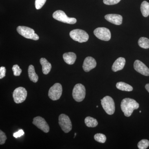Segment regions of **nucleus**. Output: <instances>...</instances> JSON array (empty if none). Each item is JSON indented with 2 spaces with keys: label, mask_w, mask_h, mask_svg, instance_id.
<instances>
[{
  "label": "nucleus",
  "mask_w": 149,
  "mask_h": 149,
  "mask_svg": "<svg viewBox=\"0 0 149 149\" xmlns=\"http://www.w3.org/2000/svg\"><path fill=\"white\" fill-rule=\"evenodd\" d=\"M6 69L5 67L3 66L0 68V79H1L5 77Z\"/></svg>",
  "instance_id": "29"
},
{
  "label": "nucleus",
  "mask_w": 149,
  "mask_h": 149,
  "mask_svg": "<svg viewBox=\"0 0 149 149\" xmlns=\"http://www.w3.org/2000/svg\"><path fill=\"white\" fill-rule=\"evenodd\" d=\"M94 139L99 143H104L106 141V136L102 133H97L94 136Z\"/></svg>",
  "instance_id": "23"
},
{
  "label": "nucleus",
  "mask_w": 149,
  "mask_h": 149,
  "mask_svg": "<svg viewBox=\"0 0 149 149\" xmlns=\"http://www.w3.org/2000/svg\"><path fill=\"white\" fill-rule=\"evenodd\" d=\"M85 123L88 127L91 128L96 127L98 124L96 119L90 116H88L85 118Z\"/></svg>",
  "instance_id": "21"
},
{
  "label": "nucleus",
  "mask_w": 149,
  "mask_h": 149,
  "mask_svg": "<svg viewBox=\"0 0 149 149\" xmlns=\"http://www.w3.org/2000/svg\"><path fill=\"white\" fill-rule=\"evenodd\" d=\"M125 63V60L124 58L119 57L114 62L112 70L113 72H117L123 69Z\"/></svg>",
  "instance_id": "15"
},
{
  "label": "nucleus",
  "mask_w": 149,
  "mask_h": 149,
  "mask_svg": "<svg viewBox=\"0 0 149 149\" xmlns=\"http://www.w3.org/2000/svg\"><path fill=\"white\" fill-rule=\"evenodd\" d=\"M7 139V138L5 133L3 132L1 130H0V144L2 145L4 144Z\"/></svg>",
  "instance_id": "27"
},
{
  "label": "nucleus",
  "mask_w": 149,
  "mask_h": 149,
  "mask_svg": "<svg viewBox=\"0 0 149 149\" xmlns=\"http://www.w3.org/2000/svg\"><path fill=\"white\" fill-rule=\"evenodd\" d=\"M32 123L45 133H47L49 131V126L45 119L41 116L34 118Z\"/></svg>",
  "instance_id": "11"
},
{
  "label": "nucleus",
  "mask_w": 149,
  "mask_h": 149,
  "mask_svg": "<svg viewBox=\"0 0 149 149\" xmlns=\"http://www.w3.org/2000/svg\"><path fill=\"white\" fill-rule=\"evenodd\" d=\"M40 62L42 65L43 73L45 74H49L52 69V65L46 58H44L40 59Z\"/></svg>",
  "instance_id": "16"
},
{
  "label": "nucleus",
  "mask_w": 149,
  "mask_h": 149,
  "mask_svg": "<svg viewBox=\"0 0 149 149\" xmlns=\"http://www.w3.org/2000/svg\"><path fill=\"white\" fill-rule=\"evenodd\" d=\"M62 91V87L61 84L59 83H56L50 88L48 93V96L52 100H57L60 98Z\"/></svg>",
  "instance_id": "8"
},
{
  "label": "nucleus",
  "mask_w": 149,
  "mask_h": 149,
  "mask_svg": "<svg viewBox=\"0 0 149 149\" xmlns=\"http://www.w3.org/2000/svg\"><path fill=\"white\" fill-rule=\"evenodd\" d=\"M76 54L73 52H68L63 54V58L66 63L69 65L74 64L76 59Z\"/></svg>",
  "instance_id": "17"
},
{
  "label": "nucleus",
  "mask_w": 149,
  "mask_h": 149,
  "mask_svg": "<svg viewBox=\"0 0 149 149\" xmlns=\"http://www.w3.org/2000/svg\"><path fill=\"white\" fill-rule=\"evenodd\" d=\"M105 18L108 21L116 25H120L122 23V16L120 15L109 14L106 15Z\"/></svg>",
  "instance_id": "14"
},
{
  "label": "nucleus",
  "mask_w": 149,
  "mask_h": 149,
  "mask_svg": "<svg viewBox=\"0 0 149 149\" xmlns=\"http://www.w3.org/2000/svg\"><path fill=\"white\" fill-rule=\"evenodd\" d=\"M134 68L137 72L145 76H149V69L144 63L139 60L134 62Z\"/></svg>",
  "instance_id": "12"
},
{
  "label": "nucleus",
  "mask_w": 149,
  "mask_h": 149,
  "mask_svg": "<svg viewBox=\"0 0 149 149\" xmlns=\"http://www.w3.org/2000/svg\"><path fill=\"white\" fill-rule=\"evenodd\" d=\"M116 87L120 91L130 92L133 90L132 86L124 82H120L116 83Z\"/></svg>",
  "instance_id": "19"
},
{
  "label": "nucleus",
  "mask_w": 149,
  "mask_h": 149,
  "mask_svg": "<svg viewBox=\"0 0 149 149\" xmlns=\"http://www.w3.org/2000/svg\"><path fill=\"white\" fill-rule=\"evenodd\" d=\"M70 36L72 40L79 43L87 42L89 38V35L87 32L80 29L72 30L70 33Z\"/></svg>",
  "instance_id": "2"
},
{
  "label": "nucleus",
  "mask_w": 149,
  "mask_h": 149,
  "mask_svg": "<svg viewBox=\"0 0 149 149\" xmlns=\"http://www.w3.org/2000/svg\"><path fill=\"white\" fill-rule=\"evenodd\" d=\"M27 91L23 87H18L14 90L13 93V98L15 102L21 103L26 100L27 97Z\"/></svg>",
  "instance_id": "9"
},
{
  "label": "nucleus",
  "mask_w": 149,
  "mask_h": 149,
  "mask_svg": "<svg viewBox=\"0 0 149 149\" xmlns=\"http://www.w3.org/2000/svg\"><path fill=\"white\" fill-rule=\"evenodd\" d=\"M14 75L15 76H19L21 74L22 70L20 69L19 66L17 65H15L12 68Z\"/></svg>",
  "instance_id": "25"
},
{
  "label": "nucleus",
  "mask_w": 149,
  "mask_h": 149,
  "mask_svg": "<svg viewBox=\"0 0 149 149\" xmlns=\"http://www.w3.org/2000/svg\"><path fill=\"white\" fill-rule=\"evenodd\" d=\"M149 146V141L148 140L143 139L141 140L138 143V147L140 149H147Z\"/></svg>",
  "instance_id": "24"
},
{
  "label": "nucleus",
  "mask_w": 149,
  "mask_h": 149,
  "mask_svg": "<svg viewBox=\"0 0 149 149\" xmlns=\"http://www.w3.org/2000/svg\"><path fill=\"white\" fill-rule=\"evenodd\" d=\"M97 65L95 60L91 56H88L85 58L83 65V69L85 72H88L91 70L95 68Z\"/></svg>",
  "instance_id": "13"
},
{
  "label": "nucleus",
  "mask_w": 149,
  "mask_h": 149,
  "mask_svg": "<svg viewBox=\"0 0 149 149\" xmlns=\"http://www.w3.org/2000/svg\"><path fill=\"white\" fill-rule=\"evenodd\" d=\"M94 34L98 39L103 41H109L111 38L109 29L105 27H98L94 31Z\"/></svg>",
  "instance_id": "10"
},
{
  "label": "nucleus",
  "mask_w": 149,
  "mask_h": 149,
  "mask_svg": "<svg viewBox=\"0 0 149 149\" xmlns=\"http://www.w3.org/2000/svg\"><path fill=\"white\" fill-rule=\"evenodd\" d=\"M141 111H140V113H141Z\"/></svg>",
  "instance_id": "32"
},
{
  "label": "nucleus",
  "mask_w": 149,
  "mask_h": 149,
  "mask_svg": "<svg viewBox=\"0 0 149 149\" xmlns=\"http://www.w3.org/2000/svg\"><path fill=\"white\" fill-rule=\"evenodd\" d=\"M121 0H103V2L107 5H113L118 3Z\"/></svg>",
  "instance_id": "28"
},
{
  "label": "nucleus",
  "mask_w": 149,
  "mask_h": 149,
  "mask_svg": "<svg viewBox=\"0 0 149 149\" xmlns=\"http://www.w3.org/2000/svg\"><path fill=\"white\" fill-rule=\"evenodd\" d=\"M102 106L106 112L109 115H112L115 110V106L113 99L110 96H107L101 100Z\"/></svg>",
  "instance_id": "5"
},
{
  "label": "nucleus",
  "mask_w": 149,
  "mask_h": 149,
  "mask_svg": "<svg viewBox=\"0 0 149 149\" xmlns=\"http://www.w3.org/2000/svg\"><path fill=\"white\" fill-rule=\"evenodd\" d=\"M24 133L23 130L21 129V130H19L18 131L16 132V133H14L13 136L15 138H19V137H20L23 136Z\"/></svg>",
  "instance_id": "30"
},
{
  "label": "nucleus",
  "mask_w": 149,
  "mask_h": 149,
  "mask_svg": "<svg viewBox=\"0 0 149 149\" xmlns=\"http://www.w3.org/2000/svg\"><path fill=\"white\" fill-rule=\"evenodd\" d=\"M17 30L19 35L27 39H31L34 40H37L39 39L38 35L35 33L34 29L25 26H18Z\"/></svg>",
  "instance_id": "3"
},
{
  "label": "nucleus",
  "mask_w": 149,
  "mask_h": 149,
  "mask_svg": "<svg viewBox=\"0 0 149 149\" xmlns=\"http://www.w3.org/2000/svg\"><path fill=\"white\" fill-rule=\"evenodd\" d=\"M47 0H35V8L37 10L42 8L43 6Z\"/></svg>",
  "instance_id": "26"
},
{
  "label": "nucleus",
  "mask_w": 149,
  "mask_h": 149,
  "mask_svg": "<svg viewBox=\"0 0 149 149\" xmlns=\"http://www.w3.org/2000/svg\"><path fill=\"white\" fill-rule=\"evenodd\" d=\"M138 44L141 48L145 49H149V40L146 37H141L138 41Z\"/></svg>",
  "instance_id": "22"
},
{
  "label": "nucleus",
  "mask_w": 149,
  "mask_h": 149,
  "mask_svg": "<svg viewBox=\"0 0 149 149\" xmlns=\"http://www.w3.org/2000/svg\"><path fill=\"white\" fill-rule=\"evenodd\" d=\"M58 123L62 130L65 133H69L72 130V123L70 118L66 115H60L58 118Z\"/></svg>",
  "instance_id": "7"
},
{
  "label": "nucleus",
  "mask_w": 149,
  "mask_h": 149,
  "mask_svg": "<svg viewBox=\"0 0 149 149\" xmlns=\"http://www.w3.org/2000/svg\"><path fill=\"white\" fill-rule=\"evenodd\" d=\"M141 10L144 17H147L149 15V3L146 1H144L141 3Z\"/></svg>",
  "instance_id": "20"
},
{
  "label": "nucleus",
  "mask_w": 149,
  "mask_h": 149,
  "mask_svg": "<svg viewBox=\"0 0 149 149\" xmlns=\"http://www.w3.org/2000/svg\"><path fill=\"white\" fill-rule=\"evenodd\" d=\"M53 17L59 21L69 24H75L77 19L73 17H69L62 10H58L54 13Z\"/></svg>",
  "instance_id": "6"
},
{
  "label": "nucleus",
  "mask_w": 149,
  "mask_h": 149,
  "mask_svg": "<svg viewBox=\"0 0 149 149\" xmlns=\"http://www.w3.org/2000/svg\"><path fill=\"white\" fill-rule=\"evenodd\" d=\"M120 107L124 115L126 117H129L134 110L139 109V104L133 99L126 98L122 100Z\"/></svg>",
  "instance_id": "1"
},
{
  "label": "nucleus",
  "mask_w": 149,
  "mask_h": 149,
  "mask_svg": "<svg viewBox=\"0 0 149 149\" xmlns=\"http://www.w3.org/2000/svg\"><path fill=\"white\" fill-rule=\"evenodd\" d=\"M28 73L30 80L34 83H37L39 79V77L35 72L34 66L32 65H29L28 68Z\"/></svg>",
  "instance_id": "18"
},
{
  "label": "nucleus",
  "mask_w": 149,
  "mask_h": 149,
  "mask_svg": "<svg viewBox=\"0 0 149 149\" xmlns=\"http://www.w3.org/2000/svg\"><path fill=\"white\" fill-rule=\"evenodd\" d=\"M86 90L85 86L81 84H76L72 90V95L75 101L81 102L85 99Z\"/></svg>",
  "instance_id": "4"
},
{
  "label": "nucleus",
  "mask_w": 149,
  "mask_h": 149,
  "mask_svg": "<svg viewBox=\"0 0 149 149\" xmlns=\"http://www.w3.org/2000/svg\"><path fill=\"white\" fill-rule=\"evenodd\" d=\"M145 88H146V89L147 91L149 93V84H146V86H145Z\"/></svg>",
  "instance_id": "31"
}]
</instances>
